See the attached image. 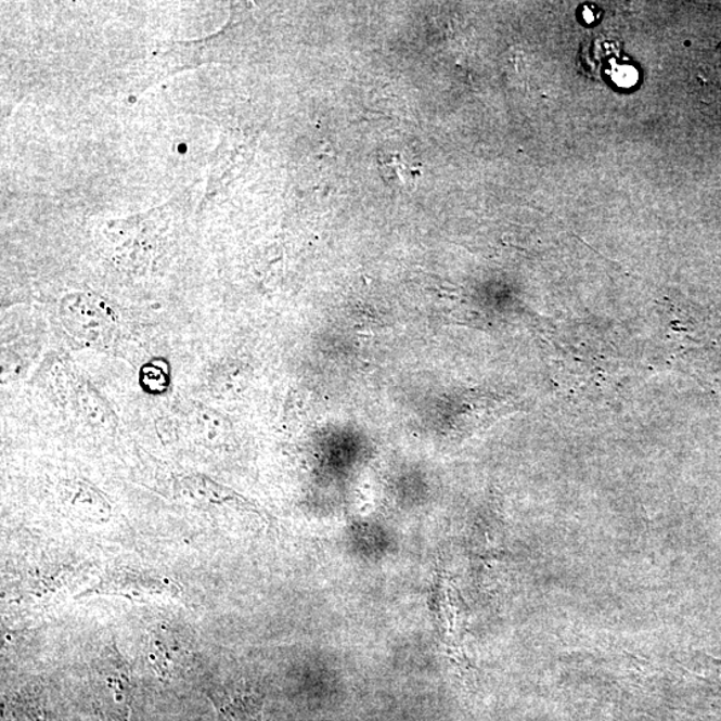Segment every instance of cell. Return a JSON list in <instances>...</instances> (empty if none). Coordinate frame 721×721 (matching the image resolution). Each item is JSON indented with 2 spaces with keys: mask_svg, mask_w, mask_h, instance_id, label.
Here are the masks:
<instances>
[{
  "mask_svg": "<svg viewBox=\"0 0 721 721\" xmlns=\"http://www.w3.org/2000/svg\"><path fill=\"white\" fill-rule=\"evenodd\" d=\"M132 692L130 668L113 645L92 671V709L102 721H129Z\"/></svg>",
  "mask_w": 721,
  "mask_h": 721,
  "instance_id": "6da1fadb",
  "label": "cell"
},
{
  "mask_svg": "<svg viewBox=\"0 0 721 721\" xmlns=\"http://www.w3.org/2000/svg\"><path fill=\"white\" fill-rule=\"evenodd\" d=\"M61 320L73 337L89 344L106 343L117 329L114 311L90 294H72L63 299Z\"/></svg>",
  "mask_w": 721,
  "mask_h": 721,
  "instance_id": "7a4b0ae2",
  "label": "cell"
},
{
  "mask_svg": "<svg viewBox=\"0 0 721 721\" xmlns=\"http://www.w3.org/2000/svg\"><path fill=\"white\" fill-rule=\"evenodd\" d=\"M181 588L169 577L137 570L115 569L82 596L110 595L127 598H154L180 596Z\"/></svg>",
  "mask_w": 721,
  "mask_h": 721,
  "instance_id": "3957f363",
  "label": "cell"
},
{
  "mask_svg": "<svg viewBox=\"0 0 721 721\" xmlns=\"http://www.w3.org/2000/svg\"><path fill=\"white\" fill-rule=\"evenodd\" d=\"M60 499L70 515L82 522L106 523L113 516V506L105 494L85 480H65L60 484Z\"/></svg>",
  "mask_w": 721,
  "mask_h": 721,
  "instance_id": "277c9868",
  "label": "cell"
},
{
  "mask_svg": "<svg viewBox=\"0 0 721 721\" xmlns=\"http://www.w3.org/2000/svg\"><path fill=\"white\" fill-rule=\"evenodd\" d=\"M442 577H436L430 596V609L436 632L449 651L460 652V627L453 590Z\"/></svg>",
  "mask_w": 721,
  "mask_h": 721,
  "instance_id": "5b68a950",
  "label": "cell"
},
{
  "mask_svg": "<svg viewBox=\"0 0 721 721\" xmlns=\"http://www.w3.org/2000/svg\"><path fill=\"white\" fill-rule=\"evenodd\" d=\"M218 721H262L263 695L253 688L210 694Z\"/></svg>",
  "mask_w": 721,
  "mask_h": 721,
  "instance_id": "8992f818",
  "label": "cell"
},
{
  "mask_svg": "<svg viewBox=\"0 0 721 721\" xmlns=\"http://www.w3.org/2000/svg\"><path fill=\"white\" fill-rule=\"evenodd\" d=\"M183 654V648L169 628L160 627L152 632L149 642V659L160 678L167 679L176 672L177 660H180Z\"/></svg>",
  "mask_w": 721,
  "mask_h": 721,
  "instance_id": "52a82bcc",
  "label": "cell"
},
{
  "mask_svg": "<svg viewBox=\"0 0 721 721\" xmlns=\"http://www.w3.org/2000/svg\"><path fill=\"white\" fill-rule=\"evenodd\" d=\"M74 401L82 419L98 429H112L114 414L102 396L88 381H79L74 388Z\"/></svg>",
  "mask_w": 721,
  "mask_h": 721,
  "instance_id": "ba28073f",
  "label": "cell"
},
{
  "mask_svg": "<svg viewBox=\"0 0 721 721\" xmlns=\"http://www.w3.org/2000/svg\"><path fill=\"white\" fill-rule=\"evenodd\" d=\"M181 488L184 494L190 495L195 500L206 501L209 504H229L239 505L242 507H249L246 501L242 500L239 494L232 492L210 478L201 475L184 476L181 480Z\"/></svg>",
  "mask_w": 721,
  "mask_h": 721,
  "instance_id": "9c48e42d",
  "label": "cell"
},
{
  "mask_svg": "<svg viewBox=\"0 0 721 721\" xmlns=\"http://www.w3.org/2000/svg\"><path fill=\"white\" fill-rule=\"evenodd\" d=\"M192 425L195 435L201 441L207 443L221 442L227 432V423L217 412L211 411L210 408L198 409L194 412Z\"/></svg>",
  "mask_w": 721,
  "mask_h": 721,
  "instance_id": "30bf717a",
  "label": "cell"
},
{
  "mask_svg": "<svg viewBox=\"0 0 721 721\" xmlns=\"http://www.w3.org/2000/svg\"><path fill=\"white\" fill-rule=\"evenodd\" d=\"M617 83L625 86V88H630L638 82V72L634 68L621 67L619 73H617Z\"/></svg>",
  "mask_w": 721,
  "mask_h": 721,
  "instance_id": "8fae6325",
  "label": "cell"
},
{
  "mask_svg": "<svg viewBox=\"0 0 721 721\" xmlns=\"http://www.w3.org/2000/svg\"><path fill=\"white\" fill-rule=\"evenodd\" d=\"M584 20L587 23L593 22V16L590 9L585 10Z\"/></svg>",
  "mask_w": 721,
  "mask_h": 721,
  "instance_id": "7c38bea8",
  "label": "cell"
}]
</instances>
